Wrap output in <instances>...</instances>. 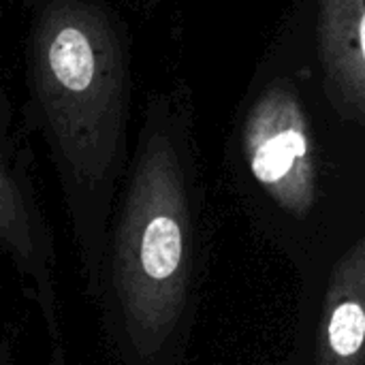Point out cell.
<instances>
[{
  "instance_id": "4",
  "label": "cell",
  "mask_w": 365,
  "mask_h": 365,
  "mask_svg": "<svg viewBox=\"0 0 365 365\" xmlns=\"http://www.w3.org/2000/svg\"><path fill=\"white\" fill-rule=\"evenodd\" d=\"M0 252L34 302L47 340V364L66 365L62 304L58 291V252L51 222L41 203L32 154L13 124L0 94Z\"/></svg>"
},
{
  "instance_id": "7",
  "label": "cell",
  "mask_w": 365,
  "mask_h": 365,
  "mask_svg": "<svg viewBox=\"0 0 365 365\" xmlns=\"http://www.w3.org/2000/svg\"><path fill=\"white\" fill-rule=\"evenodd\" d=\"M0 365H11V349L0 334Z\"/></svg>"
},
{
  "instance_id": "5",
  "label": "cell",
  "mask_w": 365,
  "mask_h": 365,
  "mask_svg": "<svg viewBox=\"0 0 365 365\" xmlns=\"http://www.w3.org/2000/svg\"><path fill=\"white\" fill-rule=\"evenodd\" d=\"M365 0H319L323 86L340 118L365 122Z\"/></svg>"
},
{
  "instance_id": "1",
  "label": "cell",
  "mask_w": 365,
  "mask_h": 365,
  "mask_svg": "<svg viewBox=\"0 0 365 365\" xmlns=\"http://www.w3.org/2000/svg\"><path fill=\"white\" fill-rule=\"evenodd\" d=\"M207 252L190 94L158 92L113 201L92 297L113 365H186Z\"/></svg>"
},
{
  "instance_id": "2",
  "label": "cell",
  "mask_w": 365,
  "mask_h": 365,
  "mask_svg": "<svg viewBox=\"0 0 365 365\" xmlns=\"http://www.w3.org/2000/svg\"><path fill=\"white\" fill-rule=\"evenodd\" d=\"M28 113L58 175L92 302L128 163L130 47L107 0H36L26 38Z\"/></svg>"
},
{
  "instance_id": "8",
  "label": "cell",
  "mask_w": 365,
  "mask_h": 365,
  "mask_svg": "<svg viewBox=\"0 0 365 365\" xmlns=\"http://www.w3.org/2000/svg\"><path fill=\"white\" fill-rule=\"evenodd\" d=\"M145 2H148V4H158L160 0H145Z\"/></svg>"
},
{
  "instance_id": "6",
  "label": "cell",
  "mask_w": 365,
  "mask_h": 365,
  "mask_svg": "<svg viewBox=\"0 0 365 365\" xmlns=\"http://www.w3.org/2000/svg\"><path fill=\"white\" fill-rule=\"evenodd\" d=\"M317 365H365V240L357 237L336 261L325 287Z\"/></svg>"
},
{
  "instance_id": "3",
  "label": "cell",
  "mask_w": 365,
  "mask_h": 365,
  "mask_svg": "<svg viewBox=\"0 0 365 365\" xmlns=\"http://www.w3.org/2000/svg\"><path fill=\"white\" fill-rule=\"evenodd\" d=\"M248 184L280 229L304 227L319 210L321 178L302 96L291 81H276L250 105L240 135Z\"/></svg>"
}]
</instances>
